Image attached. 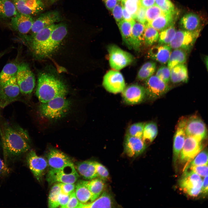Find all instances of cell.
<instances>
[{"instance_id": "1", "label": "cell", "mask_w": 208, "mask_h": 208, "mask_svg": "<svg viewBox=\"0 0 208 208\" xmlns=\"http://www.w3.org/2000/svg\"><path fill=\"white\" fill-rule=\"evenodd\" d=\"M36 94L42 103H45L60 96H65L67 88L60 79L50 74L43 73L38 76Z\"/></svg>"}, {"instance_id": "2", "label": "cell", "mask_w": 208, "mask_h": 208, "mask_svg": "<svg viewBox=\"0 0 208 208\" xmlns=\"http://www.w3.org/2000/svg\"><path fill=\"white\" fill-rule=\"evenodd\" d=\"M2 143L4 162L7 165L9 159L20 156L30 148L28 142L17 130L10 127L5 129Z\"/></svg>"}, {"instance_id": "3", "label": "cell", "mask_w": 208, "mask_h": 208, "mask_svg": "<svg viewBox=\"0 0 208 208\" xmlns=\"http://www.w3.org/2000/svg\"><path fill=\"white\" fill-rule=\"evenodd\" d=\"M65 96H57L45 103H42L40 110L43 116L50 119H58L67 114L70 103Z\"/></svg>"}, {"instance_id": "4", "label": "cell", "mask_w": 208, "mask_h": 208, "mask_svg": "<svg viewBox=\"0 0 208 208\" xmlns=\"http://www.w3.org/2000/svg\"><path fill=\"white\" fill-rule=\"evenodd\" d=\"M78 177L79 175L71 162L60 169L50 168L46 176V180L50 184L56 182L74 183Z\"/></svg>"}, {"instance_id": "5", "label": "cell", "mask_w": 208, "mask_h": 208, "mask_svg": "<svg viewBox=\"0 0 208 208\" xmlns=\"http://www.w3.org/2000/svg\"><path fill=\"white\" fill-rule=\"evenodd\" d=\"M179 181L180 188L185 193L192 197L201 194L203 181L200 177L193 171L185 168Z\"/></svg>"}, {"instance_id": "6", "label": "cell", "mask_w": 208, "mask_h": 208, "mask_svg": "<svg viewBox=\"0 0 208 208\" xmlns=\"http://www.w3.org/2000/svg\"><path fill=\"white\" fill-rule=\"evenodd\" d=\"M107 49L109 55V65L114 70H120L134 61V57L131 54L115 44L109 45Z\"/></svg>"}, {"instance_id": "7", "label": "cell", "mask_w": 208, "mask_h": 208, "mask_svg": "<svg viewBox=\"0 0 208 208\" xmlns=\"http://www.w3.org/2000/svg\"><path fill=\"white\" fill-rule=\"evenodd\" d=\"M16 77L20 92L26 94L31 93L35 86V80L34 75L27 64L23 63L18 66Z\"/></svg>"}, {"instance_id": "8", "label": "cell", "mask_w": 208, "mask_h": 208, "mask_svg": "<svg viewBox=\"0 0 208 208\" xmlns=\"http://www.w3.org/2000/svg\"><path fill=\"white\" fill-rule=\"evenodd\" d=\"M203 140L194 137L186 136L179 158L186 166L203 148Z\"/></svg>"}, {"instance_id": "9", "label": "cell", "mask_w": 208, "mask_h": 208, "mask_svg": "<svg viewBox=\"0 0 208 208\" xmlns=\"http://www.w3.org/2000/svg\"><path fill=\"white\" fill-rule=\"evenodd\" d=\"M200 29L194 31L179 30L175 34L169 44L172 49H180L189 51L199 36Z\"/></svg>"}, {"instance_id": "10", "label": "cell", "mask_w": 208, "mask_h": 208, "mask_svg": "<svg viewBox=\"0 0 208 208\" xmlns=\"http://www.w3.org/2000/svg\"><path fill=\"white\" fill-rule=\"evenodd\" d=\"M67 32V28L65 24H55L44 48L41 57L48 56L54 52L66 36Z\"/></svg>"}, {"instance_id": "11", "label": "cell", "mask_w": 208, "mask_h": 208, "mask_svg": "<svg viewBox=\"0 0 208 208\" xmlns=\"http://www.w3.org/2000/svg\"><path fill=\"white\" fill-rule=\"evenodd\" d=\"M20 92L16 76L0 85V107L4 108L16 100Z\"/></svg>"}, {"instance_id": "12", "label": "cell", "mask_w": 208, "mask_h": 208, "mask_svg": "<svg viewBox=\"0 0 208 208\" xmlns=\"http://www.w3.org/2000/svg\"><path fill=\"white\" fill-rule=\"evenodd\" d=\"M145 89L146 95L151 99H155L166 94L170 87L156 75H152L146 79Z\"/></svg>"}, {"instance_id": "13", "label": "cell", "mask_w": 208, "mask_h": 208, "mask_svg": "<svg viewBox=\"0 0 208 208\" xmlns=\"http://www.w3.org/2000/svg\"><path fill=\"white\" fill-rule=\"evenodd\" d=\"M103 85L108 92L113 93L121 92L125 87L124 77L118 70H110L104 75Z\"/></svg>"}, {"instance_id": "14", "label": "cell", "mask_w": 208, "mask_h": 208, "mask_svg": "<svg viewBox=\"0 0 208 208\" xmlns=\"http://www.w3.org/2000/svg\"><path fill=\"white\" fill-rule=\"evenodd\" d=\"M186 136H190L203 140L207 136L205 124L198 116L193 115L187 118L185 129Z\"/></svg>"}, {"instance_id": "15", "label": "cell", "mask_w": 208, "mask_h": 208, "mask_svg": "<svg viewBox=\"0 0 208 208\" xmlns=\"http://www.w3.org/2000/svg\"><path fill=\"white\" fill-rule=\"evenodd\" d=\"M26 160L35 177L39 181H40L47 166V161L44 158L38 156L32 150L27 154Z\"/></svg>"}, {"instance_id": "16", "label": "cell", "mask_w": 208, "mask_h": 208, "mask_svg": "<svg viewBox=\"0 0 208 208\" xmlns=\"http://www.w3.org/2000/svg\"><path fill=\"white\" fill-rule=\"evenodd\" d=\"M187 118L182 116L179 120L174 133L173 143V160L176 163L179 157L186 138L185 129Z\"/></svg>"}, {"instance_id": "17", "label": "cell", "mask_w": 208, "mask_h": 208, "mask_svg": "<svg viewBox=\"0 0 208 208\" xmlns=\"http://www.w3.org/2000/svg\"><path fill=\"white\" fill-rule=\"evenodd\" d=\"M55 25L54 24L45 27L32 36L31 46L33 52L37 57H42L44 48Z\"/></svg>"}, {"instance_id": "18", "label": "cell", "mask_w": 208, "mask_h": 208, "mask_svg": "<svg viewBox=\"0 0 208 208\" xmlns=\"http://www.w3.org/2000/svg\"><path fill=\"white\" fill-rule=\"evenodd\" d=\"M122 92L124 101L129 105L135 104L141 102L146 95L144 87L137 84L125 87Z\"/></svg>"}, {"instance_id": "19", "label": "cell", "mask_w": 208, "mask_h": 208, "mask_svg": "<svg viewBox=\"0 0 208 208\" xmlns=\"http://www.w3.org/2000/svg\"><path fill=\"white\" fill-rule=\"evenodd\" d=\"M146 144L142 138L126 134L125 138L124 149L125 153L130 157H135L145 150Z\"/></svg>"}, {"instance_id": "20", "label": "cell", "mask_w": 208, "mask_h": 208, "mask_svg": "<svg viewBox=\"0 0 208 208\" xmlns=\"http://www.w3.org/2000/svg\"><path fill=\"white\" fill-rule=\"evenodd\" d=\"M59 12L56 11L48 12L42 14L34 21L31 30L32 36L41 29L60 21Z\"/></svg>"}, {"instance_id": "21", "label": "cell", "mask_w": 208, "mask_h": 208, "mask_svg": "<svg viewBox=\"0 0 208 208\" xmlns=\"http://www.w3.org/2000/svg\"><path fill=\"white\" fill-rule=\"evenodd\" d=\"M13 2L18 12L30 16L41 11L43 8L41 0H13Z\"/></svg>"}, {"instance_id": "22", "label": "cell", "mask_w": 208, "mask_h": 208, "mask_svg": "<svg viewBox=\"0 0 208 208\" xmlns=\"http://www.w3.org/2000/svg\"><path fill=\"white\" fill-rule=\"evenodd\" d=\"M47 163L50 168L58 169L72 162L63 152L54 148L49 150L47 155Z\"/></svg>"}, {"instance_id": "23", "label": "cell", "mask_w": 208, "mask_h": 208, "mask_svg": "<svg viewBox=\"0 0 208 208\" xmlns=\"http://www.w3.org/2000/svg\"><path fill=\"white\" fill-rule=\"evenodd\" d=\"M34 21L30 15L18 13L12 17V28L22 34L28 33L31 29Z\"/></svg>"}, {"instance_id": "24", "label": "cell", "mask_w": 208, "mask_h": 208, "mask_svg": "<svg viewBox=\"0 0 208 208\" xmlns=\"http://www.w3.org/2000/svg\"><path fill=\"white\" fill-rule=\"evenodd\" d=\"M171 50L169 45L158 44L151 48L148 51V55L151 59L165 64L167 63Z\"/></svg>"}, {"instance_id": "25", "label": "cell", "mask_w": 208, "mask_h": 208, "mask_svg": "<svg viewBox=\"0 0 208 208\" xmlns=\"http://www.w3.org/2000/svg\"><path fill=\"white\" fill-rule=\"evenodd\" d=\"M144 25L134 20L132 23L131 44L132 49L139 50L144 44Z\"/></svg>"}, {"instance_id": "26", "label": "cell", "mask_w": 208, "mask_h": 208, "mask_svg": "<svg viewBox=\"0 0 208 208\" xmlns=\"http://www.w3.org/2000/svg\"><path fill=\"white\" fill-rule=\"evenodd\" d=\"M114 205L113 198L111 194L103 192L99 197L90 203L83 204L80 203L78 208H111Z\"/></svg>"}, {"instance_id": "27", "label": "cell", "mask_w": 208, "mask_h": 208, "mask_svg": "<svg viewBox=\"0 0 208 208\" xmlns=\"http://www.w3.org/2000/svg\"><path fill=\"white\" fill-rule=\"evenodd\" d=\"M77 169L85 179L91 180L97 177L95 167V161H85L78 163Z\"/></svg>"}, {"instance_id": "28", "label": "cell", "mask_w": 208, "mask_h": 208, "mask_svg": "<svg viewBox=\"0 0 208 208\" xmlns=\"http://www.w3.org/2000/svg\"><path fill=\"white\" fill-rule=\"evenodd\" d=\"M181 27L184 30L194 31L199 29L200 18L198 15L193 13H189L184 15L181 19Z\"/></svg>"}, {"instance_id": "29", "label": "cell", "mask_w": 208, "mask_h": 208, "mask_svg": "<svg viewBox=\"0 0 208 208\" xmlns=\"http://www.w3.org/2000/svg\"><path fill=\"white\" fill-rule=\"evenodd\" d=\"M188 79L187 69L184 64L177 65L170 70V80L172 82L186 83Z\"/></svg>"}, {"instance_id": "30", "label": "cell", "mask_w": 208, "mask_h": 208, "mask_svg": "<svg viewBox=\"0 0 208 208\" xmlns=\"http://www.w3.org/2000/svg\"><path fill=\"white\" fill-rule=\"evenodd\" d=\"M174 14L163 13L148 23L158 31H161L173 25Z\"/></svg>"}, {"instance_id": "31", "label": "cell", "mask_w": 208, "mask_h": 208, "mask_svg": "<svg viewBox=\"0 0 208 208\" xmlns=\"http://www.w3.org/2000/svg\"><path fill=\"white\" fill-rule=\"evenodd\" d=\"M75 192L77 199L82 204H89L94 200L92 194L81 180L77 183Z\"/></svg>"}, {"instance_id": "32", "label": "cell", "mask_w": 208, "mask_h": 208, "mask_svg": "<svg viewBox=\"0 0 208 208\" xmlns=\"http://www.w3.org/2000/svg\"><path fill=\"white\" fill-rule=\"evenodd\" d=\"M90 180L81 181L90 191L95 200L103 192L105 186L104 181L99 178H95Z\"/></svg>"}, {"instance_id": "33", "label": "cell", "mask_w": 208, "mask_h": 208, "mask_svg": "<svg viewBox=\"0 0 208 208\" xmlns=\"http://www.w3.org/2000/svg\"><path fill=\"white\" fill-rule=\"evenodd\" d=\"M187 58L186 51L180 49H174L170 54L167 62V66L170 70L177 65L184 64Z\"/></svg>"}, {"instance_id": "34", "label": "cell", "mask_w": 208, "mask_h": 208, "mask_svg": "<svg viewBox=\"0 0 208 208\" xmlns=\"http://www.w3.org/2000/svg\"><path fill=\"white\" fill-rule=\"evenodd\" d=\"M132 22H129L124 19L118 24L123 43L130 49H132L131 35Z\"/></svg>"}, {"instance_id": "35", "label": "cell", "mask_w": 208, "mask_h": 208, "mask_svg": "<svg viewBox=\"0 0 208 208\" xmlns=\"http://www.w3.org/2000/svg\"><path fill=\"white\" fill-rule=\"evenodd\" d=\"M158 132L157 124L154 122H150L145 124L142 139L145 143L152 142L156 137Z\"/></svg>"}, {"instance_id": "36", "label": "cell", "mask_w": 208, "mask_h": 208, "mask_svg": "<svg viewBox=\"0 0 208 208\" xmlns=\"http://www.w3.org/2000/svg\"><path fill=\"white\" fill-rule=\"evenodd\" d=\"M18 13L13 2L10 0H0V17H10L15 16Z\"/></svg>"}, {"instance_id": "37", "label": "cell", "mask_w": 208, "mask_h": 208, "mask_svg": "<svg viewBox=\"0 0 208 208\" xmlns=\"http://www.w3.org/2000/svg\"><path fill=\"white\" fill-rule=\"evenodd\" d=\"M18 68V66L14 63L6 64L0 73V85L16 76Z\"/></svg>"}, {"instance_id": "38", "label": "cell", "mask_w": 208, "mask_h": 208, "mask_svg": "<svg viewBox=\"0 0 208 208\" xmlns=\"http://www.w3.org/2000/svg\"><path fill=\"white\" fill-rule=\"evenodd\" d=\"M144 26V44L147 46H152L158 40L159 34L158 31L148 23Z\"/></svg>"}, {"instance_id": "39", "label": "cell", "mask_w": 208, "mask_h": 208, "mask_svg": "<svg viewBox=\"0 0 208 208\" xmlns=\"http://www.w3.org/2000/svg\"><path fill=\"white\" fill-rule=\"evenodd\" d=\"M156 69V63L153 61L147 62L140 69L137 74V78L141 80L146 79L153 75Z\"/></svg>"}, {"instance_id": "40", "label": "cell", "mask_w": 208, "mask_h": 208, "mask_svg": "<svg viewBox=\"0 0 208 208\" xmlns=\"http://www.w3.org/2000/svg\"><path fill=\"white\" fill-rule=\"evenodd\" d=\"M161 31L158 40V44L169 45L176 32L174 24Z\"/></svg>"}, {"instance_id": "41", "label": "cell", "mask_w": 208, "mask_h": 208, "mask_svg": "<svg viewBox=\"0 0 208 208\" xmlns=\"http://www.w3.org/2000/svg\"><path fill=\"white\" fill-rule=\"evenodd\" d=\"M61 193V190L59 183L54 184L50 190L49 196V207H57V202L59 196Z\"/></svg>"}, {"instance_id": "42", "label": "cell", "mask_w": 208, "mask_h": 208, "mask_svg": "<svg viewBox=\"0 0 208 208\" xmlns=\"http://www.w3.org/2000/svg\"><path fill=\"white\" fill-rule=\"evenodd\" d=\"M121 4L134 20L136 13L141 5L140 0H122Z\"/></svg>"}, {"instance_id": "43", "label": "cell", "mask_w": 208, "mask_h": 208, "mask_svg": "<svg viewBox=\"0 0 208 208\" xmlns=\"http://www.w3.org/2000/svg\"><path fill=\"white\" fill-rule=\"evenodd\" d=\"M207 165L208 153L207 151L205 149L199 153L186 166H199Z\"/></svg>"}, {"instance_id": "44", "label": "cell", "mask_w": 208, "mask_h": 208, "mask_svg": "<svg viewBox=\"0 0 208 208\" xmlns=\"http://www.w3.org/2000/svg\"><path fill=\"white\" fill-rule=\"evenodd\" d=\"M145 124L144 123L140 122L132 125L128 128L126 134L142 138Z\"/></svg>"}, {"instance_id": "45", "label": "cell", "mask_w": 208, "mask_h": 208, "mask_svg": "<svg viewBox=\"0 0 208 208\" xmlns=\"http://www.w3.org/2000/svg\"><path fill=\"white\" fill-rule=\"evenodd\" d=\"M163 13L160 8L156 5L146 8V16L147 22H151Z\"/></svg>"}, {"instance_id": "46", "label": "cell", "mask_w": 208, "mask_h": 208, "mask_svg": "<svg viewBox=\"0 0 208 208\" xmlns=\"http://www.w3.org/2000/svg\"><path fill=\"white\" fill-rule=\"evenodd\" d=\"M170 70L166 66H162L157 70L156 75L163 81L168 83L170 80Z\"/></svg>"}, {"instance_id": "47", "label": "cell", "mask_w": 208, "mask_h": 208, "mask_svg": "<svg viewBox=\"0 0 208 208\" xmlns=\"http://www.w3.org/2000/svg\"><path fill=\"white\" fill-rule=\"evenodd\" d=\"M95 167L97 177L104 181L108 179L109 172L105 166L95 161Z\"/></svg>"}, {"instance_id": "48", "label": "cell", "mask_w": 208, "mask_h": 208, "mask_svg": "<svg viewBox=\"0 0 208 208\" xmlns=\"http://www.w3.org/2000/svg\"><path fill=\"white\" fill-rule=\"evenodd\" d=\"M190 169L200 176L205 177L208 175V165L199 166H187L184 168Z\"/></svg>"}, {"instance_id": "49", "label": "cell", "mask_w": 208, "mask_h": 208, "mask_svg": "<svg viewBox=\"0 0 208 208\" xmlns=\"http://www.w3.org/2000/svg\"><path fill=\"white\" fill-rule=\"evenodd\" d=\"M112 11L113 16L117 24L124 20L122 6L120 3H117L112 10Z\"/></svg>"}, {"instance_id": "50", "label": "cell", "mask_w": 208, "mask_h": 208, "mask_svg": "<svg viewBox=\"0 0 208 208\" xmlns=\"http://www.w3.org/2000/svg\"><path fill=\"white\" fill-rule=\"evenodd\" d=\"M146 8L140 5L136 13L134 20L144 25L147 23L146 16Z\"/></svg>"}, {"instance_id": "51", "label": "cell", "mask_w": 208, "mask_h": 208, "mask_svg": "<svg viewBox=\"0 0 208 208\" xmlns=\"http://www.w3.org/2000/svg\"><path fill=\"white\" fill-rule=\"evenodd\" d=\"M62 192L64 194L70 195L75 192V185L74 183H59Z\"/></svg>"}, {"instance_id": "52", "label": "cell", "mask_w": 208, "mask_h": 208, "mask_svg": "<svg viewBox=\"0 0 208 208\" xmlns=\"http://www.w3.org/2000/svg\"><path fill=\"white\" fill-rule=\"evenodd\" d=\"M159 8L164 13L171 14L175 13L174 6L170 0H166L164 5Z\"/></svg>"}, {"instance_id": "53", "label": "cell", "mask_w": 208, "mask_h": 208, "mask_svg": "<svg viewBox=\"0 0 208 208\" xmlns=\"http://www.w3.org/2000/svg\"><path fill=\"white\" fill-rule=\"evenodd\" d=\"M80 202L77 198L74 192L70 195L67 204L64 208H78Z\"/></svg>"}, {"instance_id": "54", "label": "cell", "mask_w": 208, "mask_h": 208, "mask_svg": "<svg viewBox=\"0 0 208 208\" xmlns=\"http://www.w3.org/2000/svg\"><path fill=\"white\" fill-rule=\"evenodd\" d=\"M10 171V169L0 158V177H6L9 174Z\"/></svg>"}, {"instance_id": "55", "label": "cell", "mask_w": 208, "mask_h": 208, "mask_svg": "<svg viewBox=\"0 0 208 208\" xmlns=\"http://www.w3.org/2000/svg\"><path fill=\"white\" fill-rule=\"evenodd\" d=\"M70 195L64 194L62 192L59 196L57 202V207L60 206V207L64 208L68 201Z\"/></svg>"}, {"instance_id": "56", "label": "cell", "mask_w": 208, "mask_h": 208, "mask_svg": "<svg viewBox=\"0 0 208 208\" xmlns=\"http://www.w3.org/2000/svg\"><path fill=\"white\" fill-rule=\"evenodd\" d=\"M106 8L109 10L112 11L117 3L116 0H103Z\"/></svg>"}, {"instance_id": "57", "label": "cell", "mask_w": 208, "mask_h": 208, "mask_svg": "<svg viewBox=\"0 0 208 208\" xmlns=\"http://www.w3.org/2000/svg\"><path fill=\"white\" fill-rule=\"evenodd\" d=\"M141 6L147 8L155 5V0H140Z\"/></svg>"}, {"instance_id": "58", "label": "cell", "mask_w": 208, "mask_h": 208, "mask_svg": "<svg viewBox=\"0 0 208 208\" xmlns=\"http://www.w3.org/2000/svg\"><path fill=\"white\" fill-rule=\"evenodd\" d=\"M208 193V175L204 177L202 187L201 194L206 195Z\"/></svg>"}, {"instance_id": "59", "label": "cell", "mask_w": 208, "mask_h": 208, "mask_svg": "<svg viewBox=\"0 0 208 208\" xmlns=\"http://www.w3.org/2000/svg\"><path fill=\"white\" fill-rule=\"evenodd\" d=\"M122 8L123 19L127 21L132 22L134 19H133L131 14L128 12L125 8L123 6H122Z\"/></svg>"}, {"instance_id": "60", "label": "cell", "mask_w": 208, "mask_h": 208, "mask_svg": "<svg viewBox=\"0 0 208 208\" xmlns=\"http://www.w3.org/2000/svg\"><path fill=\"white\" fill-rule=\"evenodd\" d=\"M155 5L160 7L162 6L165 2H166V0H155Z\"/></svg>"}, {"instance_id": "61", "label": "cell", "mask_w": 208, "mask_h": 208, "mask_svg": "<svg viewBox=\"0 0 208 208\" xmlns=\"http://www.w3.org/2000/svg\"><path fill=\"white\" fill-rule=\"evenodd\" d=\"M51 3H53L55 2L57 0H48Z\"/></svg>"}, {"instance_id": "62", "label": "cell", "mask_w": 208, "mask_h": 208, "mask_svg": "<svg viewBox=\"0 0 208 208\" xmlns=\"http://www.w3.org/2000/svg\"><path fill=\"white\" fill-rule=\"evenodd\" d=\"M117 1H118L119 2L121 1L122 0H116Z\"/></svg>"}, {"instance_id": "63", "label": "cell", "mask_w": 208, "mask_h": 208, "mask_svg": "<svg viewBox=\"0 0 208 208\" xmlns=\"http://www.w3.org/2000/svg\"><path fill=\"white\" fill-rule=\"evenodd\" d=\"M19 0V1H24V0Z\"/></svg>"}]
</instances>
